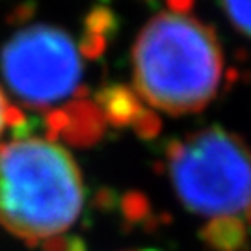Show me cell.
<instances>
[{
  "mask_svg": "<svg viewBox=\"0 0 251 251\" xmlns=\"http://www.w3.org/2000/svg\"><path fill=\"white\" fill-rule=\"evenodd\" d=\"M142 99L170 116L196 114L214 99L224 56L214 30L182 11L152 17L132 50Z\"/></svg>",
  "mask_w": 251,
  "mask_h": 251,
  "instance_id": "cell-1",
  "label": "cell"
},
{
  "mask_svg": "<svg viewBox=\"0 0 251 251\" xmlns=\"http://www.w3.org/2000/svg\"><path fill=\"white\" fill-rule=\"evenodd\" d=\"M84 205L78 166L63 147L23 138L0 147V225L26 242L67 231Z\"/></svg>",
  "mask_w": 251,
  "mask_h": 251,
  "instance_id": "cell-2",
  "label": "cell"
},
{
  "mask_svg": "<svg viewBox=\"0 0 251 251\" xmlns=\"http://www.w3.org/2000/svg\"><path fill=\"white\" fill-rule=\"evenodd\" d=\"M168 170L192 212L218 218L251 208V149L229 130L210 126L171 144Z\"/></svg>",
  "mask_w": 251,
  "mask_h": 251,
  "instance_id": "cell-3",
  "label": "cell"
},
{
  "mask_svg": "<svg viewBox=\"0 0 251 251\" xmlns=\"http://www.w3.org/2000/svg\"><path fill=\"white\" fill-rule=\"evenodd\" d=\"M0 67L9 90L32 108L67 99L82 78L78 47L69 34L49 25L17 32L2 49Z\"/></svg>",
  "mask_w": 251,
  "mask_h": 251,
  "instance_id": "cell-4",
  "label": "cell"
},
{
  "mask_svg": "<svg viewBox=\"0 0 251 251\" xmlns=\"http://www.w3.org/2000/svg\"><path fill=\"white\" fill-rule=\"evenodd\" d=\"M97 104L104 121L116 126H134L142 134L152 136L158 130L156 117L145 112L138 95L125 86H112L100 91Z\"/></svg>",
  "mask_w": 251,
  "mask_h": 251,
  "instance_id": "cell-5",
  "label": "cell"
},
{
  "mask_svg": "<svg viewBox=\"0 0 251 251\" xmlns=\"http://www.w3.org/2000/svg\"><path fill=\"white\" fill-rule=\"evenodd\" d=\"M58 123H52V128L58 134H65L76 144H86L102 132L104 117L100 114L99 106L90 102H75L63 112L54 114Z\"/></svg>",
  "mask_w": 251,
  "mask_h": 251,
  "instance_id": "cell-6",
  "label": "cell"
},
{
  "mask_svg": "<svg viewBox=\"0 0 251 251\" xmlns=\"http://www.w3.org/2000/svg\"><path fill=\"white\" fill-rule=\"evenodd\" d=\"M201 238L216 251H240L246 246L248 231L240 216H218L203 227Z\"/></svg>",
  "mask_w": 251,
  "mask_h": 251,
  "instance_id": "cell-7",
  "label": "cell"
},
{
  "mask_svg": "<svg viewBox=\"0 0 251 251\" xmlns=\"http://www.w3.org/2000/svg\"><path fill=\"white\" fill-rule=\"evenodd\" d=\"M227 17L244 36L251 37V0H224Z\"/></svg>",
  "mask_w": 251,
  "mask_h": 251,
  "instance_id": "cell-8",
  "label": "cell"
},
{
  "mask_svg": "<svg viewBox=\"0 0 251 251\" xmlns=\"http://www.w3.org/2000/svg\"><path fill=\"white\" fill-rule=\"evenodd\" d=\"M21 119H23L21 114L15 112V108L9 106L6 95H4L2 90H0V136H2V132H4V128H6V126L15 125V123H19Z\"/></svg>",
  "mask_w": 251,
  "mask_h": 251,
  "instance_id": "cell-9",
  "label": "cell"
}]
</instances>
